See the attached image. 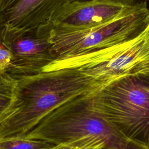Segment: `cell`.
<instances>
[{
    "label": "cell",
    "instance_id": "cell-9",
    "mask_svg": "<svg viewBox=\"0 0 149 149\" xmlns=\"http://www.w3.org/2000/svg\"><path fill=\"white\" fill-rule=\"evenodd\" d=\"M17 85V79L6 70H0V119L11 105Z\"/></svg>",
    "mask_w": 149,
    "mask_h": 149
},
{
    "label": "cell",
    "instance_id": "cell-11",
    "mask_svg": "<svg viewBox=\"0 0 149 149\" xmlns=\"http://www.w3.org/2000/svg\"><path fill=\"white\" fill-rule=\"evenodd\" d=\"M12 56V53L9 50L0 46V70L7 69L10 65Z\"/></svg>",
    "mask_w": 149,
    "mask_h": 149
},
{
    "label": "cell",
    "instance_id": "cell-5",
    "mask_svg": "<svg viewBox=\"0 0 149 149\" xmlns=\"http://www.w3.org/2000/svg\"><path fill=\"white\" fill-rule=\"evenodd\" d=\"M77 69L108 83L126 75L149 72V23L137 37L108 48L54 60L42 71Z\"/></svg>",
    "mask_w": 149,
    "mask_h": 149
},
{
    "label": "cell",
    "instance_id": "cell-6",
    "mask_svg": "<svg viewBox=\"0 0 149 149\" xmlns=\"http://www.w3.org/2000/svg\"><path fill=\"white\" fill-rule=\"evenodd\" d=\"M87 0H9L0 12V37L46 34L55 16L69 5Z\"/></svg>",
    "mask_w": 149,
    "mask_h": 149
},
{
    "label": "cell",
    "instance_id": "cell-10",
    "mask_svg": "<svg viewBox=\"0 0 149 149\" xmlns=\"http://www.w3.org/2000/svg\"><path fill=\"white\" fill-rule=\"evenodd\" d=\"M54 146L47 141L24 137L0 139V149H49Z\"/></svg>",
    "mask_w": 149,
    "mask_h": 149
},
{
    "label": "cell",
    "instance_id": "cell-8",
    "mask_svg": "<svg viewBox=\"0 0 149 149\" xmlns=\"http://www.w3.org/2000/svg\"><path fill=\"white\" fill-rule=\"evenodd\" d=\"M135 3L134 0H87L65 7L54 17V27L79 30L109 21Z\"/></svg>",
    "mask_w": 149,
    "mask_h": 149
},
{
    "label": "cell",
    "instance_id": "cell-14",
    "mask_svg": "<svg viewBox=\"0 0 149 149\" xmlns=\"http://www.w3.org/2000/svg\"><path fill=\"white\" fill-rule=\"evenodd\" d=\"M9 1V0H0V12L3 9Z\"/></svg>",
    "mask_w": 149,
    "mask_h": 149
},
{
    "label": "cell",
    "instance_id": "cell-4",
    "mask_svg": "<svg viewBox=\"0 0 149 149\" xmlns=\"http://www.w3.org/2000/svg\"><path fill=\"white\" fill-rule=\"evenodd\" d=\"M148 23V5L135 4L115 18L90 27L65 30L52 26L51 49L56 59L108 48L134 39Z\"/></svg>",
    "mask_w": 149,
    "mask_h": 149
},
{
    "label": "cell",
    "instance_id": "cell-15",
    "mask_svg": "<svg viewBox=\"0 0 149 149\" xmlns=\"http://www.w3.org/2000/svg\"><path fill=\"white\" fill-rule=\"evenodd\" d=\"M0 30H1V21H0ZM0 42H1V37H0Z\"/></svg>",
    "mask_w": 149,
    "mask_h": 149
},
{
    "label": "cell",
    "instance_id": "cell-1",
    "mask_svg": "<svg viewBox=\"0 0 149 149\" xmlns=\"http://www.w3.org/2000/svg\"><path fill=\"white\" fill-rule=\"evenodd\" d=\"M106 83L74 68L43 71L17 79L14 99L0 119V139L24 137L51 111Z\"/></svg>",
    "mask_w": 149,
    "mask_h": 149
},
{
    "label": "cell",
    "instance_id": "cell-7",
    "mask_svg": "<svg viewBox=\"0 0 149 149\" xmlns=\"http://www.w3.org/2000/svg\"><path fill=\"white\" fill-rule=\"evenodd\" d=\"M49 36L50 33L1 38V43L12 55L6 71L17 80L41 72L55 59Z\"/></svg>",
    "mask_w": 149,
    "mask_h": 149
},
{
    "label": "cell",
    "instance_id": "cell-2",
    "mask_svg": "<svg viewBox=\"0 0 149 149\" xmlns=\"http://www.w3.org/2000/svg\"><path fill=\"white\" fill-rule=\"evenodd\" d=\"M98 90L51 111L24 137L87 149H144L124 139L104 117L94 98Z\"/></svg>",
    "mask_w": 149,
    "mask_h": 149
},
{
    "label": "cell",
    "instance_id": "cell-3",
    "mask_svg": "<svg viewBox=\"0 0 149 149\" xmlns=\"http://www.w3.org/2000/svg\"><path fill=\"white\" fill-rule=\"evenodd\" d=\"M106 120L128 141L149 149V72L126 75L94 94Z\"/></svg>",
    "mask_w": 149,
    "mask_h": 149
},
{
    "label": "cell",
    "instance_id": "cell-13",
    "mask_svg": "<svg viewBox=\"0 0 149 149\" xmlns=\"http://www.w3.org/2000/svg\"><path fill=\"white\" fill-rule=\"evenodd\" d=\"M135 4H147L149 6V0H134Z\"/></svg>",
    "mask_w": 149,
    "mask_h": 149
},
{
    "label": "cell",
    "instance_id": "cell-12",
    "mask_svg": "<svg viewBox=\"0 0 149 149\" xmlns=\"http://www.w3.org/2000/svg\"><path fill=\"white\" fill-rule=\"evenodd\" d=\"M52 149H87L70 144H61L55 145Z\"/></svg>",
    "mask_w": 149,
    "mask_h": 149
}]
</instances>
